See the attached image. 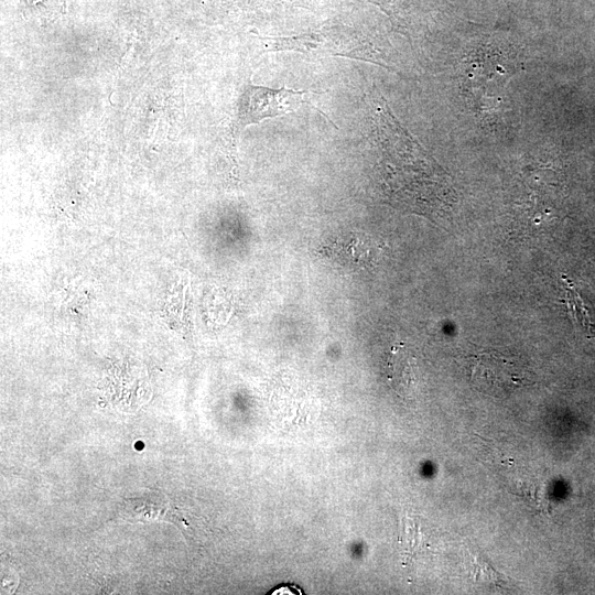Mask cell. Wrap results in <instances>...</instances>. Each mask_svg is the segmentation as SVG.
<instances>
[{
    "label": "cell",
    "mask_w": 595,
    "mask_h": 595,
    "mask_svg": "<svg viewBox=\"0 0 595 595\" xmlns=\"http://www.w3.org/2000/svg\"><path fill=\"white\" fill-rule=\"evenodd\" d=\"M565 283L567 284L565 303L567 305L566 307L569 314L573 320V323L584 328L587 333H593V324L591 322L588 311L583 303V300L580 298L578 293L576 292L571 282L565 279Z\"/></svg>",
    "instance_id": "obj_6"
},
{
    "label": "cell",
    "mask_w": 595,
    "mask_h": 595,
    "mask_svg": "<svg viewBox=\"0 0 595 595\" xmlns=\"http://www.w3.org/2000/svg\"><path fill=\"white\" fill-rule=\"evenodd\" d=\"M470 381L478 390L491 396L508 394L530 382L517 361L497 351H484L474 357Z\"/></svg>",
    "instance_id": "obj_3"
},
{
    "label": "cell",
    "mask_w": 595,
    "mask_h": 595,
    "mask_svg": "<svg viewBox=\"0 0 595 595\" xmlns=\"http://www.w3.org/2000/svg\"><path fill=\"white\" fill-rule=\"evenodd\" d=\"M305 90H293L285 87L273 89L263 86L246 85L238 98L232 125L234 143L239 132L249 125L258 123L266 118L282 116L295 111L307 104Z\"/></svg>",
    "instance_id": "obj_2"
},
{
    "label": "cell",
    "mask_w": 595,
    "mask_h": 595,
    "mask_svg": "<svg viewBox=\"0 0 595 595\" xmlns=\"http://www.w3.org/2000/svg\"><path fill=\"white\" fill-rule=\"evenodd\" d=\"M264 40L270 52L293 51L307 55L340 56L379 63L366 41L342 29Z\"/></svg>",
    "instance_id": "obj_1"
},
{
    "label": "cell",
    "mask_w": 595,
    "mask_h": 595,
    "mask_svg": "<svg viewBox=\"0 0 595 595\" xmlns=\"http://www.w3.org/2000/svg\"><path fill=\"white\" fill-rule=\"evenodd\" d=\"M385 376L389 386L402 397L412 394L416 383V363L404 344H396L385 359Z\"/></svg>",
    "instance_id": "obj_5"
},
{
    "label": "cell",
    "mask_w": 595,
    "mask_h": 595,
    "mask_svg": "<svg viewBox=\"0 0 595 595\" xmlns=\"http://www.w3.org/2000/svg\"><path fill=\"white\" fill-rule=\"evenodd\" d=\"M320 253L340 268L361 270L375 263L377 247L366 235L349 232L332 238Z\"/></svg>",
    "instance_id": "obj_4"
}]
</instances>
